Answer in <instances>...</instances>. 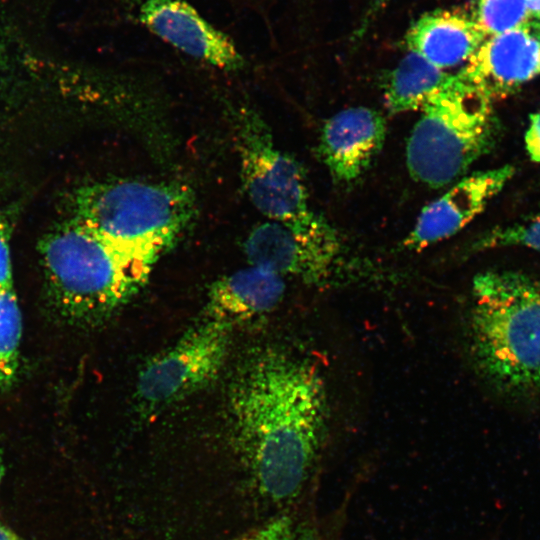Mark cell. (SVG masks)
Wrapping results in <instances>:
<instances>
[{
	"mask_svg": "<svg viewBox=\"0 0 540 540\" xmlns=\"http://www.w3.org/2000/svg\"><path fill=\"white\" fill-rule=\"evenodd\" d=\"M40 250L51 297L74 321H94L120 308L146 283L155 262L77 219L51 231Z\"/></svg>",
	"mask_w": 540,
	"mask_h": 540,
	"instance_id": "3957f363",
	"label": "cell"
},
{
	"mask_svg": "<svg viewBox=\"0 0 540 540\" xmlns=\"http://www.w3.org/2000/svg\"><path fill=\"white\" fill-rule=\"evenodd\" d=\"M503 247H525L540 251V214L496 227L473 243L475 251Z\"/></svg>",
	"mask_w": 540,
	"mask_h": 540,
	"instance_id": "ac0fdd59",
	"label": "cell"
},
{
	"mask_svg": "<svg viewBox=\"0 0 540 540\" xmlns=\"http://www.w3.org/2000/svg\"><path fill=\"white\" fill-rule=\"evenodd\" d=\"M525 148L534 162H540V111L530 115V124L525 133Z\"/></svg>",
	"mask_w": 540,
	"mask_h": 540,
	"instance_id": "44dd1931",
	"label": "cell"
},
{
	"mask_svg": "<svg viewBox=\"0 0 540 540\" xmlns=\"http://www.w3.org/2000/svg\"><path fill=\"white\" fill-rule=\"evenodd\" d=\"M243 250L250 265L313 287L336 284L346 275L340 237L313 211L298 219L269 220L256 226Z\"/></svg>",
	"mask_w": 540,
	"mask_h": 540,
	"instance_id": "8992f818",
	"label": "cell"
},
{
	"mask_svg": "<svg viewBox=\"0 0 540 540\" xmlns=\"http://www.w3.org/2000/svg\"><path fill=\"white\" fill-rule=\"evenodd\" d=\"M469 341L478 371L496 389L540 394V283L511 270L475 276Z\"/></svg>",
	"mask_w": 540,
	"mask_h": 540,
	"instance_id": "7a4b0ae2",
	"label": "cell"
},
{
	"mask_svg": "<svg viewBox=\"0 0 540 540\" xmlns=\"http://www.w3.org/2000/svg\"><path fill=\"white\" fill-rule=\"evenodd\" d=\"M192 190L179 183L117 180L80 189L77 220L106 240L156 261L190 224Z\"/></svg>",
	"mask_w": 540,
	"mask_h": 540,
	"instance_id": "5b68a950",
	"label": "cell"
},
{
	"mask_svg": "<svg viewBox=\"0 0 540 540\" xmlns=\"http://www.w3.org/2000/svg\"><path fill=\"white\" fill-rule=\"evenodd\" d=\"M474 19L486 37L531 22L524 0H476Z\"/></svg>",
	"mask_w": 540,
	"mask_h": 540,
	"instance_id": "e0dca14e",
	"label": "cell"
},
{
	"mask_svg": "<svg viewBox=\"0 0 540 540\" xmlns=\"http://www.w3.org/2000/svg\"><path fill=\"white\" fill-rule=\"evenodd\" d=\"M285 278L264 267L250 265L219 278L210 287L207 320L232 327L272 311L282 300Z\"/></svg>",
	"mask_w": 540,
	"mask_h": 540,
	"instance_id": "4fadbf2b",
	"label": "cell"
},
{
	"mask_svg": "<svg viewBox=\"0 0 540 540\" xmlns=\"http://www.w3.org/2000/svg\"><path fill=\"white\" fill-rule=\"evenodd\" d=\"M231 327L205 320L141 369L136 384L138 402L155 410L208 385L227 358Z\"/></svg>",
	"mask_w": 540,
	"mask_h": 540,
	"instance_id": "ba28073f",
	"label": "cell"
},
{
	"mask_svg": "<svg viewBox=\"0 0 540 540\" xmlns=\"http://www.w3.org/2000/svg\"><path fill=\"white\" fill-rule=\"evenodd\" d=\"M0 540H25L10 527L0 522Z\"/></svg>",
	"mask_w": 540,
	"mask_h": 540,
	"instance_id": "603a6c76",
	"label": "cell"
},
{
	"mask_svg": "<svg viewBox=\"0 0 540 540\" xmlns=\"http://www.w3.org/2000/svg\"><path fill=\"white\" fill-rule=\"evenodd\" d=\"M406 145L411 177L438 188L461 177L498 140L492 101L458 72L421 108Z\"/></svg>",
	"mask_w": 540,
	"mask_h": 540,
	"instance_id": "277c9868",
	"label": "cell"
},
{
	"mask_svg": "<svg viewBox=\"0 0 540 540\" xmlns=\"http://www.w3.org/2000/svg\"><path fill=\"white\" fill-rule=\"evenodd\" d=\"M527 13L531 22L540 21V0H524Z\"/></svg>",
	"mask_w": 540,
	"mask_h": 540,
	"instance_id": "7402d4cb",
	"label": "cell"
},
{
	"mask_svg": "<svg viewBox=\"0 0 540 540\" xmlns=\"http://www.w3.org/2000/svg\"><path fill=\"white\" fill-rule=\"evenodd\" d=\"M21 330V314L13 288L0 290V392L15 379Z\"/></svg>",
	"mask_w": 540,
	"mask_h": 540,
	"instance_id": "2e32d148",
	"label": "cell"
},
{
	"mask_svg": "<svg viewBox=\"0 0 540 540\" xmlns=\"http://www.w3.org/2000/svg\"><path fill=\"white\" fill-rule=\"evenodd\" d=\"M492 102L540 75V31L534 22L486 37L458 72Z\"/></svg>",
	"mask_w": 540,
	"mask_h": 540,
	"instance_id": "9c48e42d",
	"label": "cell"
},
{
	"mask_svg": "<svg viewBox=\"0 0 540 540\" xmlns=\"http://www.w3.org/2000/svg\"><path fill=\"white\" fill-rule=\"evenodd\" d=\"M451 75L409 52L387 78L384 96L388 110L394 114L421 110Z\"/></svg>",
	"mask_w": 540,
	"mask_h": 540,
	"instance_id": "9a60e30c",
	"label": "cell"
},
{
	"mask_svg": "<svg viewBox=\"0 0 540 540\" xmlns=\"http://www.w3.org/2000/svg\"><path fill=\"white\" fill-rule=\"evenodd\" d=\"M4 472H5V469H4V465L0 459V485H1V482H2V479L4 477Z\"/></svg>",
	"mask_w": 540,
	"mask_h": 540,
	"instance_id": "d4e9b609",
	"label": "cell"
},
{
	"mask_svg": "<svg viewBox=\"0 0 540 540\" xmlns=\"http://www.w3.org/2000/svg\"><path fill=\"white\" fill-rule=\"evenodd\" d=\"M233 540H320L315 530L295 517L283 515Z\"/></svg>",
	"mask_w": 540,
	"mask_h": 540,
	"instance_id": "d6986e66",
	"label": "cell"
},
{
	"mask_svg": "<svg viewBox=\"0 0 540 540\" xmlns=\"http://www.w3.org/2000/svg\"><path fill=\"white\" fill-rule=\"evenodd\" d=\"M534 23H535V22H534ZM536 24H537L538 29H539V31H540V21H539L538 23H536Z\"/></svg>",
	"mask_w": 540,
	"mask_h": 540,
	"instance_id": "484cf974",
	"label": "cell"
},
{
	"mask_svg": "<svg viewBox=\"0 0 540 540\" xmlns=\"http://www.w3.org/2000/svg\"><path fill=\"white\" fill-rule=\"evenodd\" d=\"M385 136L386 122L381 113L368 107H350L324 123L319 156L335 181L349 183L367 170Z\"/></svg>",
	"mask_w": 540,
	"mask_h": 540,
	"instance_id": "7c38bea8",
	"label": "cell"
},
{
	"mask_svg": "<svg viewBox=\"0 0 540 540\" xmlns=\"http://www.w3.org/2000/svg\"><path fill=\"white\" fill-rule=\"evenodd\" d=\"M12 288L9 227L0 217V290Z\"/></svg>",
	"mask_w": 540,
	"mask_h": 540,
	"instance_id": "ffe728a7",
	"label": "cell"
},
{
	"mask_svg": "<svg viewBox=\"0 0 540 540\" xmlns=\"http://www.w3.org/2000/svg\"><path fill=\"white\" fill-rule=\"evenodd\" d=\"M389 0H372L370 14H375L379 9L383 8Z\"/></svg>",
	"mask_w": 540,
	"mask_h": 540,
	"instance_id": "cb8c5ba5",
	"label": "cell"
},
{
	"mask_svg": "<svg viewBox=\"0 0 540 540\" xmlns=\"http://www.w3.org/2000/svg\"><path fill=\"white\" fill-rule=\"evenodd\" d=\"M140 22L181 52L225 70L243 66L233 41L208 23L186 0H146Z\"/></svg>",
	"mask_w": 540,
	"mask_h": 540,
	"instance_id": "30bf717a",
	"label": "cell"
},
{
	"mask_svg": "<svg viewBox=\"0 0 540 540\" xmlns=\"http://www.w3.org/2000/svg\"><path fill=\"white\" fill-rule=\"evenodd\" d=\"M486 35L463 12L438 10L419 18L408 30L405 44L432 65L445 70L466 63Z\"/></svg>",
	"mask_w": 540,
	"mask_h": 540,
	"instance_id": "5bb4252c",
	"label": "cell"
},
{
	"mask_svg": "<svg viewBox=\"0 0 540 540\" xmlns=\"http://www.w3.org/2000/svg\"><path fill=\"white\" fill-rule=\"evenodd\" d=\"M234 126L243 187L257 210L276 221L309 214L301 170L275 146L262 118L243 106L235 112Z\"/></svg>",
	"mask_w": 540,
	"mask_h": 540,
	"instance_id": "52a82bcc",
	"label": "cell"
},
{
	"mask_svg": "<svg viewBox=\"0 0 540 540\" xmlns=\"http://www.w3.org/2000/svg\"><path fill=\"white\" fill-rule=\"evenodd\" d=\"M514 173L513 166L505 165L462 178L423 208L404 245L419 250L458 233L483 211Z\"/></svg>",
	"mask_w": 540,
	"mask_h": 540,
	"instance_id": "8fae6325",
	"label": "cell"
},
{
	"mask_svg": "<svg viewBox=\"0 0 540 540\" xmlns=\"http://www.w3.org/2000/svg\"><path fill=\"white\" fill-rule=\"evenodd\" d=\"M228 412L258 491L276 502L296 497L327 434V392L318 367L280 349L262 350L235 376Z\"/></svg>",
	"mask_w": 540,
	"mask_h": 540,
	"instance_id": "6da1fadb",
	"label": "cell"
}]
</instances>
